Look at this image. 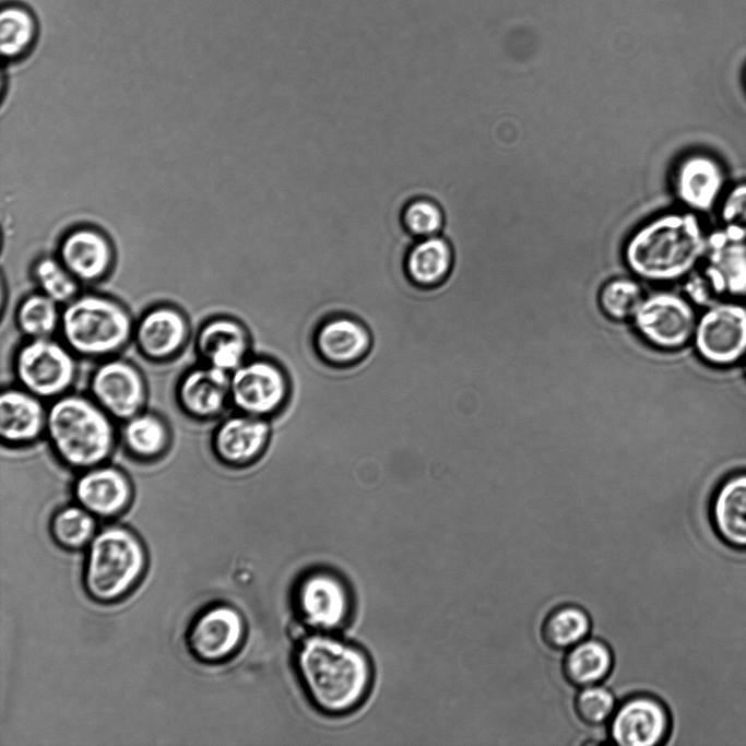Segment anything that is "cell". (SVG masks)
Returning <instances> with one entry per match:
<instances>
[{
  "label": "cell",
  "instance_id": "1",
  "mask_svg": "<svg viewBox=\"0 0 746 746\" xmlns=\"http://www.w3.org/2000/svg\"><path fill=\"white\" fill-rule=\"evenodd\" d=\"M708 237L695 213L667 212L628 237L624 261L638 279L671 283L688 276L706 257Z\"/></svg>",
  "mask_w": 746,
  "mask_h": 746
},
{
  "label": "cell",
  "instance_id": "2",
  "mask_svg": "<svg viewBox=\"0 0 746 746\" xmlns=\"http://www.w3.org/2000/svg\"><path fill=\"white\" fill-rule=\"evenodd\" d=\"M296 662L308 697L325 713L348 712L368 692L370 662L355 646L329 636H311L301 642Z\"/></svg>",
  "mask_w": 746,
  "mask_h": 746
},
{
  "label": "cell",
  "instance_id": "3",
  "mask_svg": "<svg viewBox=\"0 0 746 746\" xmlns=\"http://www.w3.org/2000/svg\"><path fill=\"white\" fill-rule=\"evenodd\" d=\"M118 425L87 393L71 391L48 402L44 439L58 463L76 473L110 461Z\"/></svg>",
  "mask_w": 746,
  "mask_h": 746
},
{
  "label": "cell",
  "instance_id": "4",
  "mask_svg": "<svg viewBox=\"0 0 746 746\" xmlns=\"http://www.w3.org/2000/svg\"><path fill=\"white\" fill-rule=\"evenodd\" d=\"M134 321L120 300L100 293H80L62 306L58 338L82 359L120 355L132 343Z\"/></svg>",
  "mask_w": 746,
  "mask_h": 746
},
{
  "label": "cell",
  "instance_id": "5",
  "mask_svg": "<svg viewBox=\"0 0 746 746\" xmlns=\"http://www.w3.org/2000/svg\"><path fill=\"white\" fill-rule=\"evenodd\" d=\"M147 565L145 548L131 530L109 525L90 543L84 568V585L99 603H114L127 596L140 582Z\"/></svg>",
  "mask_w": 746,
  "mask_h": 746
},
{
  "label": "cell",
  "instance_id": "6",
  "mask_svg": "<svg viewBox=\"0 0 746 746\" xmlns=\"http://www.w3.org/2000/svg\"><path fill=\"white\" fill-rule=\"evenodd\" d=\"M79 357L58 336L24 339L12 355L15 384L50 402L73 391Z\"/></svg>",
  "mask_w": 746,
  "mask_h": 746
},
{
  "label": "cell",
  "instance_id": "7",
  "mask_svg": "<svg viewBox=\"0 0 746 746\" xmlns=\"http://www.w3.org/2000/svg\"><path fill=\"white\" fill-rule=\"evenodd\" d=\"M291 380L287 371L269 357L250 356L229 377L230 406L270 419L288 403Z\"/></svg>",
  "mask_w": 746,
  "mask_h": 746
},
{
  "label": "cell",
  "instance_id": "8",
  "mask_svg": "<svg viewBox=\"0 0 746 746\" xmlns=\"http://www.w3.org/2000/svg\"><path fill=\"white\" fill-rule=\"evenodd\" d=\"M697 320V308L687 297L659 291L644 297L633 316V327L650 347L673 352L691 343Z\"/></svg>",
  "mask_w": 746,
  "mask_h": 746
},
{
  "label": "cell",
  "instance_id": "9",
  "mask_svg": "<svg viewBox=\"0 0 746 746\" xmlns=\"http://www.w3.org/2000/svg\"><path fill=\"white\" fill-rule=\"evenodd\" d=\"M691 344L706 363L735 365L746 356V305L742 300L720 299L701 310Z\"/></svg>",
  "mask_w": 746,
  "mask_h": 746
},
{
  "label": "cell",
  "instance_id": "10",
  "mask_svg": "<svg viewBox=\"0 0 746 746\" xmlns=\"http://www.w3.org/2000/svg\"><path fill=\"white\" fill-rule=\"evenodd\" d=\"M86 393L119 424L146 408L149 386L141 368L117 355L96 362Z\"/></svg>",
  "mask_w": 746,
  "mask_h": 746
},
{
  "label": "cell",
  "instance_id": "11",
  "mask_svg": "<svg viewBox=\"0 0 746 746\" xmlns=\"http://www.w3.org/2000/svg\"><path fill=\"white\" fill-rule=\"evenodd\" d=\"M191 335L185 311L173 304L159 303L135 319L132 344L145 360L166 364L182 354Z\"/></svg>",
  "mask_w": 746,
  "mask_h": 746
},
{
  "label": "cell",
  "instance_id": "12",
  "mask_svg": "<svg viewBox=\"0 0 746 746\" xmlns=\"http://www.w3.org/2000/svg\"><path fill=\"white\" fill-rule=\"evenodd\" d=\"M271 433L269 419L234 411L218 419L210 437V449L222 465L246 469L263 457Z\"/></svg>",
  "mask_w": 746,
  "mask_h": 746
},
{
  "label": "cell",
  "instance_id": "13",
  "mask_svg": "<svg viewBox=\"0 0 746 746\" xmlns=\"http://www.w3.org/2000/svg\"><path fill=\"white\" fill-rule=\"evenodd\" d=\"M74 501L99 519H114L131 506L134 486L129 474L110 461L75 473Z\"/></svg>",
  "mask_w": 746,
  "mask_h": 746
},
{
  "label": "cell",
  "instance_id": "14",
  "mask_svg": "<svg viewBox=\"0 0 746 746\" xmlns=\"http://www.w3.org/2000/svg\"><path fill=\"white\" fill-rule=\"evenodd\" d=\"M230 374L199 362L186 369L175 386L179 411L196 422L220 419L230 406Z\"/></svg>",
  "mask_w": 746,
  "mask_h": 746
},
{
  "label": "cell",
  "instance_id": "15",
  "mask_svg": "<svg viewBox=\"0 0 746 746\" xmlns=\"http://www.w3.org/2000/svg\"><path fill=\"white\" fill-rule=\"evenodd\" d=\"M246 632L241 614L230 605L217 604L202 611L191 624L187 643L200 662L220 663L240 647Z\"/></svg>",
  "mask_w": 746,
  "mask_h": 746
},
{
  "label": "cell",
  "instance_id": "16",
  "mask_svg": "<svg viewBox=\"0 0 746 746\" xmlns=\"http://www.w3.org/2000/svg\"><path fill=\"white\" fill-rule=\"evenodd\" d=\"M297 611L306 625L332 630L348 618L351 596L345 583L329 571H315L304 577L296 590Z\"/></svg>",
  "mask_w": 746,
  "mask_h": 746
},
{
  "label": "cell",
  "instance_id": "17",
  "mask_svg": "<svg viewBox=\"0 0 746 746\" xmlns=\"http://www.w3.org/2000/svg\"><path fill=\"white\" fill-rule=\"evenodd\" d=\"M251 335L237 318L226 315L205 319L193 336L199 362L232 374L250 356Z\"/></svg>",
  "mask_w": 746,
  "mask_h": 746
},
{
  "label": "cell",
  "instance_id": "18",
  "mask_svg": "<svg viewBox=\"0 0 746 746\" xmlns=\"http://www.w3.org/2000/svg\"><path fill=\"white\" fill-rule=\"evenodd\" d=\"M312 344L317 356L333 368L358 365L369 354L372 336L367 325L354 316L335 313L316 327Z\"/></svg>",
  "mask_w": 746,
  "mask_h": 746
},
{
  "label": "cell",
  "instance_id": "19",
  "mask_svg": "<svg viewBox=\"0 0 746 746\" xmlns=\"http://www.w3.org/2000/svg\"><path fill=\"white\" fill-rule=\"evenodd\" d=\"M48 402L17 384L0 393V438L10 449L31 447L45 437Z\"/></svg>",
  "mask_w": 746,
  "mask_h": 746
},
{
  "label": "cell",
  "instance_id": "20",
  "mask_svg": "<svg viewBox=\"0 0 746 746\" xmlns=\"http://www.w3.org/2000/svg\"><path fill=\"white\" fill-rule=\"evenodd\" d=\"M670 727V714L663 702L638 695L615 710L609 732L613 741L621 746H653L667 737Z\"/></svg>",
  "mask_w": 746,
  "mask_h": 746
},
{
  "label": "cell",
  "instance_id": "21",
  "mask_svg": "<svg viewBox=\"0 0 746 746\" xmlns=\"http://www.w3.org/2000/svg\"><path fill=\"white\" fill-rule=\"evenodd\" d=\"M58 258L81 284H95L113 270L115 251L102 230L79 226L62 237Z\"/></svg>",
  "mask_w": 746,
  "mask_h": 746
},
{
  "label": "cell",
  "instance_id": "22",
  "mask_svg": "<svg viewBox=\"0 0 746 746\" xmlns=\"http://www.w3.org/2000/svg\"><path fill=\"white\" fill-rule=\"evenodd\" d=\"M707 262L701 271L721 299H746V241L727 237L720 229L708 237Z\"/></svg>",
  "mask_w": 746,
  "mask_h": 746
},
{
  "label": "cell",
  "instance_id": "23",
  "mask_svg": "<svg viewBox=\"0 0 746 746\" xmlns=\"http://www.w3.org/2000/svg\"><path fill=\"white\" fill-rule=\"evenodd\" d=\"M708 516L724 545L746 550V471L732 473L720 482L711 496Z\"/></svg>",
  "mask_w": 746,
  "mask_h": 746
},
{
  "label": "cell",
  "instance_id": "24",
  "mask_svg": "<svg viewBox=\"0 0 746 746\" xmlns=\"http://www.w3.org/2000/svg\"><path fill=\"white\" fill-rule=\"evenodd\" d=\"M724 175L720 165L703 154L685 157L674 173V191L691 211L708 212L722 192Z\"/></svg>",
  "mask_w": 746,
  "mask_h": 746
},
{
  "label": "cell",
  "instance_id": "25",
  "mask_svg": "<svg viewBox=\"0 0 746 746\" xmlns=\"http://www.w3.org/2000/svg\"><path fill=\"white\" fill-rule=\"evenodd\" d=\"M119 446L133 461L154 463L170 449L173 435L168 422L157 412L143 410L118 425Z\"/></svg>",
  "mask_w": 746,
  "mask_h": 746
},
{
  "label": "cell",
  "instance_id": "26",
  "mask_svg": "<svg viewBox=\"0 0 746 746\" xmlns=\"http://www.w3.org/2000/svg\"><path fill=\"white\" fill-rule=\"evenodd\" d=\"M454 254L450 242L439 236L418 239L407 251L404 270L416 287L430 289L441 285L453 268Z\"/></svg>",
  "mask_w": 746,
  "mask_h": 746
},
{
  "label": "cell",
  "instance_id": "27",
  "mask_svg": "<svg viewBox=\"0 0 746 746\" xmlns=\"http://www.w3.org/2000/svg\"><path fill=\"white\" fill-rule=\"evenodd\" d=\"M613 666L609 647L596 639H584L570 648L563 664L567 680L578 687H587L603 680Z\"/></svg>",
  "mask_w": 746,
  "mask_h": 746
},
{
  "label": "cell",
  "instance_id": "28",
  "mask_svg": "<svg viewBox=\"0 0 746 746\" xmlns=\"http://www.w3.org/2000/svg\"><path fill=\"white\" fill-rule=\"evenodd\" d=\"M38 36L37 20L31 9L14 1L2 7L0 46L2 57L15 61L33 49Z\"/></svg>",
  "mask_w": 746,
  "mask_h": 746
},
{
  "label": "cell",
  "instance_id": "29",
  "mask_svg": "<svg viewBox=\"0 0 746 746\" xmlns=\"http://www.w3.org/2000/svg\"><path fill=\"white\" fill-rule=\"evenodd\" d=\"M62 306L36 291L24 296L14 312V322L24 339L58 336Z\"/></svg>",
  "mask_w": 746,
  "mask_h": 746
},
{
  "label": "cell",
  "instance_id": "30",
  "mask_svg": "<svg viewBox=\"0 0 746 746\" xmlns=\"http://www.w3.org/2000/svg\"><path fill=\"white\" fill-rule=\"evenodd\" d=\"M590 628V617L584 609L576 605H564L545 618L542 637L553 649L569 650L587 638Z\"/></svg>",
  "mask_w": 746,
  "mask_h": 746
},
{
  "label": "cell",
  "instance_id": "31",
  "mask_svg": "<svg viewBox=\"0 0 746 746\" xmlns=\"http://www.w3.org/2000/svg\"><path fill=\"white\" fill-rule=\"evenodd\" d=\"M96 517L76 504L58 509L50 521L55 542L67 549H80L96 535Z\"/></svg>",
  "mask_w": 746,
  "mask_h": 746
},
{
  "label": "cell",
  "instance_id": "32",
  "mask_svg": "<svg viewBox=\"0 0 746 746\" xmlns=\"http://www.w3.org/2000/svg\"><path fill=\"white\" fill-rule=\"evenodd\" d=\"M643 299L644 292L641 284L629 276H617L606 281L597 295L601 311L615 322L633 318Z\"/></svg>",
  "mask_w": 746,
  "mask_h": 746
},
{
  "label": "cell",
  "instance_id": "33",
  "mask_svg": "<svg viewBox=\"0 0 746 746\" xmlns=\"http://www.w3.org/2000/svg\"><path fill=\"white\" fill-rule=\"evenodd\" d=\"M37 291L63 306L81 293V283L58 257H42L33 267Z\"/></svg>",
  "mask_w": 746,
  "mask_h": 746
},
{
  "label": "cell",
  "instance_id": "34",
  "mask_svg": "<svg viewBox=\"0 0 746 746\" xmlns=\"http://www.w3.org/2000/svg\"><path fill=\"white\" fill-rule=\"evenodd\" d=\"M401 222L410 235L422 239L439 235L445 224V215L435 200L417 197L404 205Z\"/></svg>",
  "mask_w": 746,
  "mask_h": 746
},
{
  "label": "cell",
  "instance_id": "35",
  "mask_svg": "<svg viewBox=\"0 0 746 746\" xmlns=\"http://www.w3.org/2000/svg\"><path fill=\"white\" fill-rule=\"evenodd\" d=\"M577 715L587 724L600 725L615 712V698L605 687L592 685L583 687L576 697Z\"/></svg>",
  "mask_w": 746,
  "mask_h": 746
},
{
  "label": "cell",
  "instance_id": "36",
  "mask_svg": "<svg viewBox=\"0 0 746 746\" xmlns=\"http://www.w3.org/2000/svg\"><path fill=\"white\" fill-rule=\"evenodd\" d=\"M722 230L732 239L746 241V182L734 186L720 205Z\"/></svg>",
  "mask_w": 746,
  "mask_h": 746
},
{
  "label": "cell",
  "instance_id": "37",
  "mask_svg": "<svg viewBox=\"0 0 746 746\" xmlns=\"http://www.w3.org/2000/svg\"><path fill=\"white\" fill-rule=\"evenodd\" d=\"M683 293L696 308L701 310L720 300L701 272L692 271L685 277Z\"/></svg>",
  "mask_w": 746,
  "mask_h": 746
},
{
  "label": "cell",
  "instance_id": "38",
  "mask_svg": "<svg viewBox=\"0 0 746 746\" xmlns=\"http://www.w3.org/2000/svg\"><path fill=\"white\" fill-rule=\"evenodd\" d=\"M743 367H744V370H745V374H746V356H745V358L743 359Z\"/></svg>",
  "mask_w": 746,
  "mask_h": 746
}]
</instances>
